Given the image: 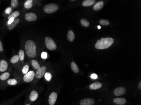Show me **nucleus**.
Listing matches in <instances>:
<instances>
[{
    "label": "nucleus",
    "instance_id": "f257e3e1",
    "mask_svg": "<svg viewBox=\"0 0 141 105\" xmlns=\"http://www.w3.org/2000/svg\"><path fill=\"white\" fill-rule=\"evenodd\" d=\"M26 53L28 57L34 58L37 55V46L34 41L31 40L26 41L25 45Z\"/></svg>",
    "mask_w": 141,
    "mask_h": 105
},
{
    "label": "nucleus",
    "instance_id": "f03ea898",
    "mask_svg": "<svg viewBox=\"0 0 141 105\" xmlns=\"http://www.w3.org/2000/svg\"><path fill=\"white\" fill-rule=\"evenodd\" d=\"M114 41V40L112 38H103L97 41L95 44V48L99 50L107 49L112 46Z\"/></svg>",
    "mask_w": 141,
    "mask_h": 105
},
{
    "label": "nucleus",
    "instance_id": "7ed1b4c3",
    "mask_svg": "<svg viewBox=\"0 0 141 105\" xmlns=\"http://www.w3.org/2000/svg\"><path fill=\"white\" fill-rule=\"evenodd\" d=\"M59 6L57 4L54 3L48 4L44 6V12L46 13H52L56 12L58 9Z\"/></svg>",
    "mask_w": 141,
    "mask_h": 105
},
{
    "label": "nucleus",
    "instance_id": "20e7f679",
    "mask_svg": "<svg viewBox=\"0 0 141 105\" xmlns=\"http://www.w3.org/2000/svg\"><path fill=\"white\" fill-rule=\"evenodd\" d=\"M45 42L46 48L50 51H54L57 48V45L55 41L50 37H46L45 38Z\"/></svg>",
    "mask_w": 141,
    "mask_h": 105
},
{
    "label": "nucleus",
    "instance_id": "39448f33",
    "mask_svg": "<svg viewBox=\"0 0 141 105\" xmlns=\"http://www.w3.org/2000/svg\"><path fill=\"white\" fill-rule=\"evenodd\" d=\"M35 76V74L33 71H28L27 74H26L23 77V80L25 82L28 83L31 82Z\"/></svg>",
    "mask_w": 141,
    "mask_h": 105
},
{
    "label": "nucleus",
    "instance_id": "423d86ee",
    "mask_svg": "<svg viewBox=\"0 0 141 105\" xmlns=\"http://www.w3.org/2000/svg\"><path fill=\"white\" fill-rule=\"evenodd\" d=\"M37 19V14L33 12H29L25 15V19L28 22H33L36 20Z\"/></svg>",
    "mask_w": 141,
    "mask_h": 105
},
{
    "label": "nucleus",
    "instance_id": "0eeeda50",
    "mask_svg": "<svg viewBox=\"0 0 141 105\" xmlns=\"http://www.w3.org/2000/svg\"><path fill=\"white\" fill-rule=\"evenodd\" d=\"M46 67L45 66H43L38 69L36 72V77L37 79H41L43 77L46 71Z\"/></svg>",
    "mask_w": 141,
    "mask_h": 105
},
{
    "label": "nucleus",
    "instance_id": "6e6552de",
    "mask_svg": "<svg viewBox=\"0 0 141 105\" xmlns=\"http://www.w3.org/2000/svg\"><path fill=\"white\" fill-rule=\"evenodd\" d=\"M126 90L125 87H120L115 89L114 93L115 96H121L124 95L126 93Z\"/></svg>",
    "mask_w": 141,
    "mask_h": 105
},
{
    "label": "nucleus",
    "instance_id": "1a4fd4ad",
    "mask_svg": "<svg viewBox=\"0 0 141 105\" xmlns=\"http://www.w3.org/2000/svg\"><path fill=\"white\" fill-rule=\"evenodd\" d=\"M57 93L55 92H52L50 94L49 98V103L50 105H54L56 102L57 99Z\"/></svg>",
    "mask_w": 141,
    "mask_h": 105
},
{
    "label": "nucleus",
    "instance_id": "9d476101",
    "mask_svg": "<svg viewBox=\"0 0 141 105\" xmlns=\"http://www.w3.org/2000/svg\"><path fill=\"white\" fill-rule=\"evenodd\" d=\"M8 67L7 62L4 59L0 60V72H5Z\"/></svg>",
    "mask_w": 141,
    "mask_h": 105
},
{
    "label": "nucleus",
    "instance_id": "9b49d317",
    "mask_svg": "<svg viewBox=\"0 0 141 105\" xmlns=\"http://www.w3.org/2000/svg\"><path fill=\"white\" fill-rule=\"evenodd\" d=\"M95 101L92 98H85L80 102V105H93Z\"/></svg>",
    "mask_w": 141,
    "mask_h": 105
},
{
    "label": "nucleus",
    "instance_id": "f8f14e48",
    "mask_svg": "<svg viewBox=\"0 0 141 105\" xmlns=\"http://www.w3.org/2000/svg\"><path fill=\"white\" fill-rule=\"evenodd\" d=\"M38 96H39V95H38V93L37 91H32L30 93V100L31 101H35L38 98Z\"/></svg>",
    "mask_w": 141,
    "mask_h": 105
},
{
    "label": "nucleus",
    "instance_id": "ddd939ff",
    "mask_svg": "<svg viewBox=\"0 0 141 105\" xmlns=\"http://www.w3.org/2000/svg\"><path fill=\"white\" fill-rule=\"evenodd\" d=\"M102 86V84L101 82H97L91 84L89 86V87L90 89L95 90V89H97L101 88Z\"/></svg>",
    "mask_w": 141,
    "mask_h": 105
},
{
    "label": "nucleus",
    "instance_id": "4468645a",
    "mask_svg": "<svg viewBox=\"0 0 141 105\" xmlns=\"http://www.w3.org/2000/svg\"><path fill=\"white\" fill-rule=\"evenodd\" d=\"M103 6H104L103 1H99L95 4L93 6V9L95 11H99L103 8Z\"/></svg>",
    "mask_w": 141,
    "mask_h": 105
},
{
    "label": "nucleus",
    "instance_id": "2eb2a0df",
    "mask_svg": "<svg viewBox=\"0 0 141 105\" xmlns=\"http://www.w3.org/2000/svg\"><path fill=\"white\" fill-rule=\"evenodd\" d=\"M20 21V19H15L13 22L11 24L8 26V29L9 30H11L15 28V27L19 23Z\"/></svg>",
    "mask_w": 141,
    "mask_h": 105
},
{
    "label": "nucleus",
    "instance_id": "dca6fc26",
    "mask_svg": "<svg viewBox=\"0 0 141 105\" xmlns=\"http://www.w3.org/2000/svg\"><path fill=\"white\" fill-rule=\"evenodd\" d=\"M113 102L118 105H123L125 104L126 101L123 98H115L113 99Z\"/></svg>",
    "mask_w": 141,
    "mask_h": 105
},
{
    "label": "nucleus",
    "instance_id": "f3484780",
    "mask_svg": "<svg viewBox=\"0 0 141 105\" xmlns=\"http://www.w3.org/2000/svg\"><path fill=\"white\" fill-rule=\"evenodd\" d=\"M67 39L69 42H73L75 39V34L73 30H70L67 33Z\"/></svg>",
    "mask_w": 141,
    "mask_h": 105
},
{
    "label": "nucleus",
    "instance_id": "a211bd4d",
    "mask_svg": "<svg viewBox=\"0 0 141 105\" xmlns=\"http://www.w3.org/2000/svg\"><path fill=\"white\" fill-rule=\"evenodd\" d=\"M96 3L95 0H85L83 1L82 5L83 6H89L93 5Z\"/></svg>",
    "mask_w": 141,
    "mask_h": 105
},
{
    "label": "nucleus",
    "instance_id": "6ab92c4d",
    "mask_svg": "<svg viewBox=\"0 0 141 105\" xmlns=\"http://www.w3.org/2000/svg\"><path fill=\"white\" fill-rule=\"evenodd\" d=\"M71 69L73 72L75 73H78L79 72V67L75 62H72L71 63Z\"/></svg>",
    "mask_w": 141,
    "mask_h": 105
},
{
    "label": "nucleus",
    "instance_id": "aec40b11",
    "mask_svg": "<svg viewBox=\"0 0 141 105\" xmlns=\"http://www.w3.org/2000/svg\"><path fill=\"white\" fill-rule=\"evenodd\" d=\"M33 0H27L25 2L24 6L26 9H30L33 6Z\"/></svg>",
    "mask_w": 141,
    "mask_h": 105
},
{
    "label": "nucleus",
    "instance_id": "412c9836",
    "mask_svg": "<svg viewBox=\"0 0 141 105\" xmlns=\"http://www.w3.org/2000/svg\"><path fill=\"white\" fill-rule=\"evenodd\" d=\"M10 73L8 72L3 73V74H1V75H0V80H2V81L6 80L9 78V77H10Z\"/></svg>",
    "mask_w": 141,
    "mask_h": 105
},
{
    "label": "nucleus",
    "instance_id": "4be33fe9",
    "mask_svg": "<svg viewBox=\"0 0 141 105\" xmlns=\"http://www.w3.org/2000/svg\"><path fill=\"white\" fill-rule=\"evenodd\" d=\"M20 12L19 11H15L14 12H13L12 13H11L8 17V19H10L11 18H13L15 19L16 18H17L18 17L20 16Z\"/></svg>",
    "mask_w": 141,
    "mask_h": 105
},
{
    "label": "nucleus",
    "instance_id": "5701e85b",
    "mask_svg": "<svg viewBox=\"0 0 141 105\" xmlns=\"http://www.w3.org/2000/svg\"><path fill=\"white\" fill-rule=\"evenodd\" d=\"M31 64L33 67L36 69H38L41 67L39 63L36 60H32L31 61Z\"/></svg>",
    "mask_w": 141,
    "mask_h": 105
},
{
    "label": "nucleus",
    "instance_id": "b1692460",
    "mask_svg": "<svg viewBox=\"0 0 141 105\" xmlns=\"http://www.w3.org/2000/svg\"><path fill=\"white\" fill-rule=\"evenodd\" d=\"M19 60H20V58L19 57L18 55H16L11 58L10 59V62L11 64H14L17 63L19 62Z\"/></svg>",
    "mask_w": 141,
    "mask_h": 105
},
{
    "label": "nucleus",
    "instance_id": "393cba45",
    "mask_svg": "<svg viewBox=\"0 0 141 105\" xmlns=\"http://www.w3.org/2000/svg\"><path fill=\"white\" fill-rule=\"evenodd\" d=\"M8 84L9 85H15L17 84V80H15V79H10L8 80L7 82Z\"/></svg>",
    "mask_w": 141,
    "mask_h": 105
},
{
    "label": "nucleus",
    "instance_id": "a878e982",
    "mask_svg": "<svg viewBox=\"0 0 141 105\" xmlns=\"http://www.w3.org/2000/svg\"><path fill=\"white\" fill-rule=\"evenodd\" d=\"M80 22L81 25L85 27H88L90 24L89 22L85 18H83L81 19Z\"/></svg>",
    "mask_w": 141,
    "mask_h": 105
},
{
    "label": "nucleus",
    "instance_id": "bb28decb",
    "mask_svg": "<svg viewBox=\"0 0 141 105\" xmlns=\"http://www.w3.org/2000/svg\"><path fill=\"white\" fill-rule=\"evenodd\" d=\"M19 57L20 58V60L21 61H23L25 58V53L24 51L22 50H20L19 51Z\"/></svg>",
    "mask_w": 141,
    "mask_h": 105
},
{
    "label": "nucleus",
    "instance_id": "cd10ccee",
    "mask_svg": "<svg viewBox=\"0 0 141 105\" xmlns=\"http://www.w3.org/2000/svg\"><path fill=\"white\" fill-rule=\"evenodd\" d=\"M99 24L102 25L107 26L110 24V22L107 19H101L99 21Z\"/></svg>",
    "mask_w": 141,
    "mask_h": 105
},
{
    "label": "nucleus",
    "instance_id": "c85d7f7f",
    "mask_svg": "<svg viewBox=\"0 0 141 105\" xmlns=\"http://www.w3.org/2000/svg\"><path fill=\"white\" fill-rule=\"evenodd\" d=\"M18 1L17 0H11V6L13 8H15L18 6Z\"/></svg>",
    "mask_w": 141,
    "mask_h": 105
},
{
    "label": "nucleus",
    "instance_id": "c756f323",
    "mask_svg": "<svg viewBox=\"0 0 141 105\" xmlns=\"http://www.w3.org/2000/svg\"><path fill=\"white\" fill-rule=\"evenodd\" d=\"M52 76L50 73L49 72H47L44 74V77L45 79L48 81H50L51 80V78H52Z\"/></svg>",
    "mask_w": 141,
    "mask_h": 105
},
{
    "label": "nucleus",
    "instance_id": "7c9ffc66",
    "mask_svg": "<svg viewBox=\"0 0 141 105\" xmlns=\"http://www.w3.org/2000/svg\"><path fill=\"white\" fill-rule=\"evenodd\" d=\"M29 69V67L28 65H26L23 67V69H22V72L23 74H26L28 72V70Z\"/></svg>",
    "mask_w": 141,
    "mask_h": 105
},
{
    "label": "nucleus",
    "instance_id": "2f4dec72",
    "mask_svg": "<svg viewBox=\"0 0 141 105\" xmlns=\"http://www.w3.org/2000/svg\"><path fill=\"white\" fill-rule=\"evenodd\" d=\"M11 11H12V9L10 7H9L6 8V9L5 10V11H4L5 13L7 14H9L11 12Z\"/></svg>",
    "mask_w": 141,
    "mask_h": 105
},
{
    "label": "nucleus",
    "instance_id": "473e14b6",
    "mask_svg": "<svg viewBox=\"0 0 141 105\" xmlns=\"http://www.w3.org/2000/svg\"><path fill=\"white\" fill-rule=\"evenodd\" d=\"M41 57L43 59H46L48 57V54L46 52H42L41 53Z\"/></svg>",
    "mask_w": 141,
    "mask_h": 105
},
{
    "label": "nucleus",
    "instance_id": "72a5a7b5",
    "mask_svg": "<svg viewBox=\"0 0 141 105\" xmlns=\"http://www.w3.org/2000/svg\"><path fill=\"white\" fill-rule=\"evenodd\" d=\"M98 75L97 74H91V76H90V77H91V79H92L93 80H96L98 78Z\"/></svg>",
    "mask_w": 141,
    "mask_h": 105
},
{
    "label": "nucleus",
    "instance_id": "f704fd0d",
    "mask_svg": "<svg viewBox=\"0 0 141 105\" xmlns=\"http://www.w3.org/2000/svg\"><path fill=\"white\" fill-rule=\"evenodd\" d=\"M14 20H15V19L13 18H11L9 19V21H8L7 23V26L9 25H10L11 24V23L13 22Z\"/></svg>",
    "mask_w": 141,
    "mask_h": 105
},
{
    "label": "nucleus",
    "instance_id": "c9c22d12",
    "mask_svg": "<svg viewBox=\"0 0 141 105\" xmlns=\"http://www.w3.org/2000/svg\"><path fill=\"white\" fill-rule=\"evenodd\" d=\"M3 51V44L1 40H0V52H2Z\"/></svg>",
    "mask_w": 141,
    "mask_h": 105
},
{
    "label": "nucleus",
    "instance_id": "e433bc0d",
    "mask_svg": "<svg viewBox=\"0 0 141 105\" xmlns=\"http://www.w3.org/2000/svg\"><path fill=\"white\" fill-rule=\"evenodd\" d=\"M138 87H139V89H141V81H140L139 83V85H138Z\"/></svg>",
    "mask_w": 141,
    "mask_h": 105
},
{
    "label": "nucleus",
    "instance_id": "4c0bfd02",
    "mask_svg": "<svg viewBox=\"0 0 141 105\" xmlns=\"http://www.w3.org/2000/svg\"><path fill=\"white\" fill-rule=\"evenodd\" d=\"M99 29H100L101 28V27L100 26H98L97 27Z\"/></svg>",
    "mask_w": 141,
    "mask_h": 105
},
{
    "label": "nucleus",
    "instance_id": "58836bf2",
    "mask_svg": "<svg viewBox=\"0 0 141 105\" xmlns=\"http://www.w3.org/2000/svg\"><path fill=\"white\" fill-rule=\"evenodd\" d=\"M30 105L29 104H27V105Z\"/></svg>",
    "mask_w": 141,
    "mask_h": 105
}]
</instances>
